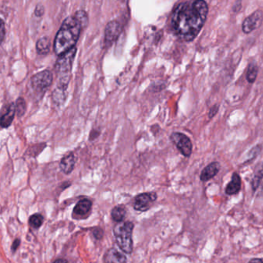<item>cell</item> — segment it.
<instances>
[{
    "instance_id": "7402d4cb",
    "label": "cell",
    "mask_w": 263,
    "mask_h": 263,
    "mask_svg": "<svg viewBox=\"0 0 263 263\" xmlns=\"http://www.w3.org/2000/svg\"><path fill=\"white\" fill-rule=\"evenodd\" d=\"M16 115L18 118H22L27 111V103L23 98H18L16 102Z\"/></svg>"
},
{
    "instance_id": "484cf974",
    "label": "cell",
    "mask_w": 263,
    "mask_h": 263,
    "mask_svg": "<svg viewBox=\"0 0 263 263\" xmlns=\"http://www.w3.org/2000/svg\"><path fill=\"white\" fill-rule=\"evenodd\" d=\"M92 234H93V236L95 237L97 240L102 239L104 235V231H103V229L100 227L95 228V229H93Z\"/></svg>"
},
{
    "instance_id": "44dd1931",
    "label": "cell",
    "mask_w": 263,
    "mask_h": 263,
    "mask_svg": "<svg viewBox=\"0 0 263 263\" xmlns=\"http://www.w3.org/2000/svg\"><path fill=\"white\" fill-rule=\"evenodd\" d=\"M44 220V216L41 214L36 213L31 215L29 218V224L33 229H38L42 226Z\"/></svg>"
},
{
    "instance_id": "7c38bea8",
    "label": "cell",
    "mask_w": 263,
    "mask_h": 263,
    "mask_svg": "<svg viewBox=\"0 0 263 263\" xmlns=\"http://www.w3.org/2000/svg\"><path fill=\"white\" fill-rule=\"evenodd\" d=\"M221 170V164L218 161H213L208 164L202 171L200 175V180L202 182L210 181L212 178H215Z\"/></svg>"
},
{
    "instance_id": "5b68a950",
    "label": "cell",
    "mask_w": 263,
    "mask_h": 263,
    "mask_svg": "<svg viewBox=\"0 0 263 263\" xmlns=\"http://www.w3.org/2000/svg\"><path fill=\"white\" fill-rule=\"evenodd\" d=\"M53 73L48 70H43L32 77L30 89L36 98H42L53 84Z\"/></svg>"
},
{
    "instance_id": "4316f807",
    "label": "cell",
    "mask_w": 263,
    "mask_h": 263,
    "mask_svg": "<svg viewBox=\"0 0 263 263\" xmlns=\"http://www.w3.org/2000/svg\"><path fill=\"white\" fill-rule=\"evenodd\" d=\"M218 110H219V105L218 104H215V105L212 106L211 107L210 110H209V119H212L213 118L215 115L218 114Z\"/></svg>"
},
{
    "instance_id": "ffe728a7",
    "label": "cell",
    "mask_w": 263,
    "mask_h": 263,
    "mask_svg": "<svg viewBox=\"0 0 263 263\" xmlns=\"http://www.w3.org/2000/svg\"><path fill=\"white\" fill-rule=\"evenodd\" d=\"M258 69L255 64H249L248 67L247 73H246V79L248 82L253 84L258 76Z\"/></svg>"
},
{
    "instance_id": "7a4b0ae2",
    "label": "cell",
    "mask_w": 263,
    "mask_h": 263,
    "mask_svg": "<svg viewBox=\"0 0 263 263\" xmlns=\"http://www.w3.org/2000/svg\"><path fill=\"white\" fill-rule=\"evenodd\" d=\"M82 26L76 16L66 18L57 33L53 50L58 56L74 48L81 35Z\"/></svg>"
},
{
    "instance_id": "f546056e",
    "label": "cell",
    "mask_w": 263,
    "mask_h": 263,
    "mask_svg": "<svg viewBox=\"0 0 263 263\" xmlns=\"http://www.w3.org/2000/svg\"><path fill=\"white\" fill-rule=\"evenodd\" d=\"M6 35V28H5V23L4 21H1V42H4V38H5Z\"/></svg>"
},
{
    "instance_id": "4fadbf2b",
    "label": "cell",
    "mask_w": 263,
    "mask_h": 263,
    "mask_svg": "<svg viewBox=\"0 0 263 263\" xmlns=\"http://www.w3.org/2000/svg\"><path fill=\"white\" fill-rule=\"evenodd\" d=\"M241 189V179L239 174L237 172H233L231 177L230 181L226 185L224 192L226 195H235L239 193Z\"/></svg>"
},
{
    "instance_id": "277c9868",
    "label": "cell",
    "mask_w": 263,
    "mask_h": 263,
    "mask_svg": "<svg viewBox=\"0 0 263 263\" xmlns=\"http://www.w3.org/2000/svg\"><path fill=\"white\" fill-rule=\"evenodd\" d=\"M135 224L132 221H121L115 224L113 229L114 235L118 248L125 254L133 252V235Z\"/></svg>"
},
{
    "instance_id": "9a60e30c",
    "label": "cell",
    "mask_w": 263,
    "mask_h": 263,
    "mask_svg": "<svg viewBox=\"0 0 263 263\" xmlns=\"http://www.w3.org/2000/svg\"><path fill=\"white\" fill-rule=\"evenodd\" d=\"M124 253L115 248H111L104 254L103 261L105 262H126L127 261V257Z\"/></svg>"
},
{
    "instance_id": "52a82bcc",
    "label": "cell",
    "mask_w": 263,
    "mask_h": 263,
    "mask_svg": "<svg viewBox=\"0 0 263 263\" xmlns=\"http://www.w3.org/2000/svg\"><path fill=\"white\" fill-rule=\"evenodd\" d=\"M158 198L155 192H144L137 195L134 200L133 207L138 212H144L151 209Z\"/></svg>"
},
{
    "instance_id": "f1b7e54d",
    "label": "cell",
    "mask_w": 263,
    "mask_h": 263,
    "mask_svg": "<svg viewBox=\"0 0 263 263\" xmlns=\"http://www.w3.org/2000/svg\"><path fill=\"white\" fill-rule=\"evenodd\" d=\"M21 238H16V239L13 241V244H12L11 246V251L12 253H15L17 250L18 248L21 246Z\"/></svg>"
},
{
    "instance_id": "5bb4252c",
    "label": "cell",
    "mask_w": 263,
    "mask_h": 263,
    "mask_svg": "<svg viewBox=\"0 0 263 263\" xmlns=\"http://www.w3.org/2000/svg\"><path fill=\"white\" fill-rule=\"evenodd\" d=\"M76 164V157L73 152L67 154L63 157L60 162V168L65 175H70L73 172Z\"/></svg>"
},
{
    "instance_id": "1f68e13d",
    "label": "cell",
    "mask_w": 263,
    "mask_h": 263,
    "mask_svg": "<svg viewBox=\"0 0 263 263\" xmlns=\"http://www.w3.org/2000/svg\"><path fill=\"white\" fill-rule=\"evenodd\" d=\"M241 0H238V1L237 0V2L235 3V5L233 6V8H232V10H233V11L235 12V13H237V12H238L240 10H241Z\"/></svg>"
},
{
    "instance_id": "ba28073f",
    "label": "cell",
    "mask_w": 263,
    "mask_h": 263,
    "mask_svg": "<svg viewBox=\"0 0 263 263\" xmlns=\"http://www.w3.org/2000/svg\"><path fill=\"white\" fill-rule=\"evenodd\" d=\"M250 183L253 193L263 198V161L255 166Z\"/></svg>"
},
{
    "instance_id": "cb8c5ba5",
    "label": "cell",
    "mask_w": 263,
    "mask_h": 263,
    "mask_svg": "<svg viewBox=\"0 0 263 263\" xmlns=\"http://www.w3.org/2000/svg\"><path fill=\"white\" fill-rule=\"evenodd\" d=\"M47 147V144L45 143H41V144H36V145L31 146L32 148L34 149V151L31 149H28L27 152V155L30 156L36 157L42 152L45 147Z\"/></svg>"
},
{
    "instance_id": "2e32d148",
    "label": "cell",
    "mask_w": 263,
    "mask_h": 263,
    "mask_svg": "<svg viewBox=\"0 0 263 263\" xmlns=\"http://www.w3.org/2000/svg\"><path fill=\"white\" fill-rule=\"evenodd\" d=\"M16 115V104H11L8 107L5 113L2 115L1 118V122L0 125L3 128H8L13 124V120H14L15 115Z\"/></svg>"
},
{
    "instance_id": "d6a6232c",
    "label": "cell",
    "mask_w": 263,
    "mask_h": 263,
    "mask_svg": "<svg viewBox=\"0 0 263 263\" xmlns=\"http://www.w3.org/2000/svg\"><path fill=\"white\" fill-rule=\"evenodd\" d=\"M249 261L250 262H263V259H261V258H252Z\"/></svg>"
},
{
    "instance_id": "9c48e42d",
    "label": "cell",
    "mask_w": 263,
    "mask_h": 263,
    "mask_svg": "<svg viewBox=\"0 0 263 263\" xmlns=\"http://www.w3.org/2000/svg\"><path fill=\"white\" fill-rule=\"evenodd\" d=\"M121 33V25L117 21H112L106 26L104 30V42L106 45L113 44Z\"/></svg>"
},
{
    "instance_id": "e575fe53",
    "label": "cell",
    "mask_w": 263,
    "mask_h": 263,
    "mask_svg": "<svg viewBox=\"0 0 263 263\" xmlns=\"http://www.w3.org/2000/svg\"><path fill=\"white\" fill-rule=\"evenodd\" d=\"M121 1H123V2H125V1H127V0H121Z\"/></svg>"
},
{
    "instance_id": "6da1fadb",
    "label": "cell",
    "mask_w": 263,
    "mask_h": 263,
    "mask_svg": "<svg viewBox=\"0 0 263 263\" xmlns=\"http://www.w3.org/2000/svg\"><path fill=\"white\" fill-rule=\"evenodd\" d=\"M209 7L204 0H186L178 4L171 17L172 30L178 37L190 42L199 34L207 19Z\"/></svg>"
},
{
    "instance_id": "836d02e7",
    "label": "cell",
    "mask_w": 263,
    "mask_h": 263,
    "mask_svg": "<svg viewBox=\"0 0 263 263\" xmlns=\"http://www.w3.org/2000/svg\"><path fill=\"white\" fill-rule=\"evenodd\" d=\"M55 262H57V261H67V260H64V259H58V260H56V261H54Z\"/></svg>"
},
{
    "instance_id": "83f0119b",
    "label": "cell",
    "mask_w": 263,
    "mask_h": 263,
    "mask_svg": "<svg viewBox=\"0 0 263 263\" xmlns=\"http://www.w3.org/2000/svg\"><path fill=\"white\" fill-rule=\"evenodd\" d=\"M35 15L38 17H42L44 14V7H43L41 4L36 6V9H35L34 12Z\"/></svg>"
},
{
    "instance_id": "8fae6325",
    "label": "cell",
    "mask_w": 263,
    "mask_h": 263,
    "mask_svg": "<svg viewBox=\"0 0 263 263\" xmlns=\"http://www.w3.org/2000/svg\"><path fill=\"white\" fill-rule=\"evenodd\" d=\"M261 17H262V14L260 11L255 12L250 16H248L243 22L242 31L246 34L252 33L259 25L261 21Z\"/></svg>"
},
{
    "instance_id": "8992f818",
    "label": "cell",
    "mask_w": 263,
    "mask_h": 263,
    "mask_svg": "<svg viewBox=\"0 0 263 263\" xmlns=\"http://www.w3.org/2000/svg\"><path fill=\"white\" fill-rule=\"evenodd\" d=\"M170 139L183 156L189 158L192 155L193 144L187 135L181 132H173L171 135Z\"/></svg>"
},
{
    "instance_id": "e0dca14e",
    "label": "cell",
    "mask_w": 263,
    "mask_h": 263,
    "mask_svg": "<svg viewBox=\"0 0 263 263\" xmlns=\"http://www.w3.org/2000/svg\"><path fill=\"white\" fill-rule=\"evenodd\" d=\"M36 52L38 54L45 56L50 52L51 48V41L49 36H44L38 40L36 45Z\"/></svg>"
},
{
    "instance_id": "603a6c76",
    "label": "cell",
    "mask_w": 263,
    "mask_h": 263,
    "mask_svg": "<svg viewBox=\"0 0 263 263\" xmlns=\"http://www.w3.org/2000/svg\"><path fill=\"white\" fill-rule=\"evenodd\" d=\"M74 16H76L77 19L81 23L83 29L86 28L88 25L89 18L87 13H86L84 10H79V11L75 13Z\"/></svg>"
},
{
    "instance_id": "30bf717a",
    "label": "cell",
    "mask_w": 263,
    "mask_h": 263,
    "mask_svg": "<svg viewBox=\"0 0 263 263\" xmlns=\"http://www.w3.org/2000/svg\"><path fill=\"white\" fill-rule=\"evenodd\" d=\"M92 204L93 203L88 198L80 200L74 206L72 217L75 219H84L87 218V215L91 212Z\"/></svg>"
},
{
    "instance_id": "3957f363",
    "label": "cell",
    "mask_w": 263,
    "mask_h": 263,
    "mask_svg": "<svg viewBox=\"0 0 263 263\" xmlns=\"http://www.w3.org/2000/svg\"><path fill=\"white\" fill-rule=\"evenodd\" d=\"M77 54V48L72 49L58 56L55 70L58 77V88L67 90L71 76L72 67Z\"/></svg>"
},
{
    "instance_id": "4dcf8cb0",
    "label": "cell",
    "mask_w": 263,
    "mask_h": 263,
    "mask_svg": "<svg viewBox=\"0 0 263 263\" xmlns=\"http://www.w3.org/2000/svg\"><path fill=\"white\" fill-rule=\"evenodd\" d=\"M99 135V132H97V130H92L91 132H90V138H89V139H90V141H95V140L96 139Z\"/></svg>"
},
{
    "instance_id": "d4e9b609",
    "label": "cell",
    "mask_w": 263,
    "mask_h": 263,
    "mask_svg": "<svg viewBox=\"0 0 263 263\" xmlns=\"http://www.w3.org/2000/svg\"><path fill=\"white\" fill-rule=\"evenodd\" d=\"M261 148H262V147H261V145H260V144H258V145H255V147H252V150H251L249 153L250 161L255 159V158L258 156V154L261 152Z\"/></svg>"
},
{
    "instance_id": "d6986e66",
    "label": "cell",
    "mask_w": 263,
    "mask_h": 263,
    "mask_svg": "<svg viewBox=\"0 0 263 263\" xmlns=\"http://www.w3.org/2000/svg\"><path fill=\"white\" fill-rule=\"evenodd\" d=\"M66 91H67V90L57 87L53 93V103L58 106H61V104H64V101H66V98H67Z\"/></svg>"
},
{
    "instance_id": "ac0fdd59",
    "label": "cell",
    "mask_w": 263,
    "mask_h": 263,
    "mask_svg": "<svg viewBox=\"0 0 263 263\" xmlns=\"http://www.w3.org/2000/svg\"><path fill=\"white\" fill-rule=\"evenodd\" d=\"M126 214H127V210L124 205L115 206L110 212L112 220L115 222H121L124 221Z\"/></svg>"
}]
</instances>
